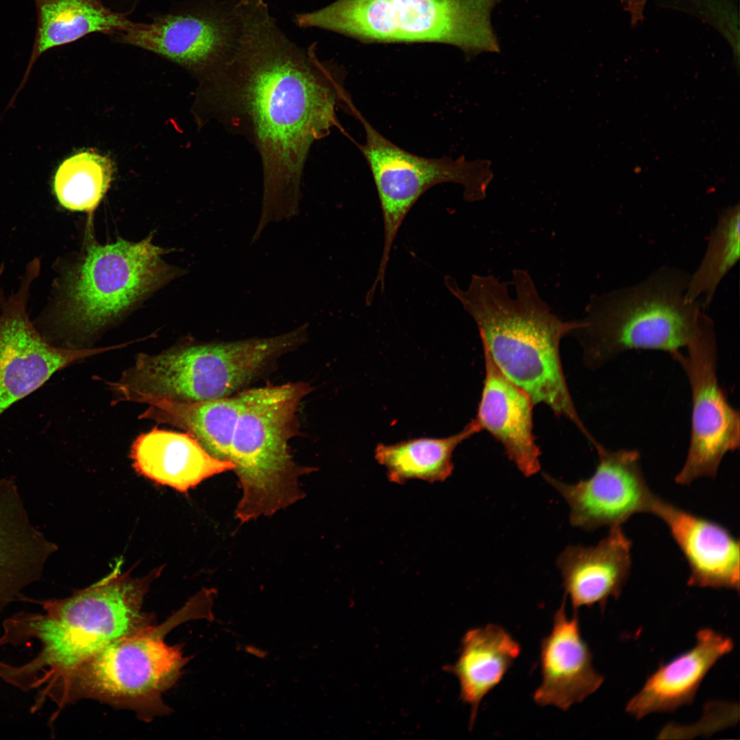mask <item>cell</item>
Returning <instances> with one entry per match:
<instances>
[{"label": "cell", "instance_id": "5", "mask_svg": "<svg viewBox=\"0 0 740 740\" xmlns=\"http://www.w3.org/2000/svg\"><path fill=\"white\" fill-rule=\"evenodd\" d=\"M310 391L301 382L240 391L229 461L242 491L235 510L241 523L273 515L304 496L299 479L313 468L294 461L288 441L296 433L299 405Z\"/></svg>", "mask_w": 740, "mask_h": 740}, {"label": "cell", "instance_id": "10", "mask_svg": "<svg viewBox=\"0 0 740 740\" xmlns=\"http://www.w3.org/2000/svg\"><path fill=\"white\" fill-rule=\"evenodd\" d=\"M346 112L363 126L365 142L358 148L365 157L378 195L384 223V245L378 271L369 291L384 289L386 269L397 232L408 212L428 189L442 183L464 188L469 202L484 199L493 178L491 162L468 161L464 156L430 158L410 153L391 142L364 117L352 101Z\"/></svg>", "mask_w": 740, "mask_h": 740}, {"label": "cell", "instance_id": "11", "mask_svg": "<svg viewBox=\"0 0 740 740\" xmlns=\"http://www.w3.org/2000/svg\"><path fill=\"white\" fill-rule=\"evenodd\" d=\"M237 0H190L154 15L147 23L132 22L115 37L205 75L234 51L240 35Z\"/></svg>", "mask_w": 740, "mask_h": 740}, {"label": "cell", "instance_id": "17", "mask_svg": "<svg viewBox=\"0 0 740 740\" xmlns=\"http://www.w3.org/2000/svg\"><path fill=\"white\" fill-rule=\"evenodd\" d=\"M485 377L473 420L500 442L508 458L526 477L541 469L540 449L533 434L532 408L529 395L509 380L483 348Z\"/></svg>", "mask_w": 740, "mask_h": 740}, {"label": "cell", "instance_id": "6", "mask_svg": "<svg viewBox=\"0 0 740 740\" xmlns=\"http://www.w3.org/2000/svg\"><path fill=\"white\" fill-rule=\"evenodd\" d=\"M499 1L336 0L294 21L366 42L448 44L471 57L500 51L491 24Z\"/></svg>", "mask_w": 740, "mask_h": 740}, {"label": "cell", "instance_id": "7", "mask_svg": "<svg viewBox=\"0 0 740 740\" xmlns=\"http://www.w3.org/2000/svg\"><path fill=\"white\" fill-rule=\"evenodd\" d=\"M211 607L210 597L200 591L162 624H150L108 645L73 674L57 710L83 698L138 712L163 708L160 696L176 682L188 661L181 647L168 645L164 637L186 620L210 619Z\"/></svg>", "mask_w": 740, "mask_h": 740}, {"label": "cell", "instance_id": "21", "mask_svg": "<svg viewBox=\"0 0 740 740\" xmlns=\"http://www.w3.org/2000/svg\"><path fill=\"white\" fill-rule=\"evenodd\" d=\"M131 457L139 473L180 492L234 468L231 462L211 456L190 434L158 428L134 441Z\"/></svg>", "mask_w": 740, "mask_h": 740}, {"label": "cell", "instance_id": "26", "mask_svg": "<svg viewBox=\"0 0 740 740\" xmlns=\"http://www.w3.org/2000/svg\"><path fill=\"white\" fill-rule=\"evenodd\" d=\"M739 210L737 204L719 214L702 262L690 275L685 296L689 301H700L705 309L712 301L720 282L739 260Z\"/></svg>", "mask_w": 740, "mask_h": 740}, {"label": "cell", "instance_id": "19", "mask_svg": "<svg viewBox=\"0 0 740 740\" xmlns=\"http://www.w3.org/2000/svg\"><path fill=\"white\" fill-rule=\"evenodd\" d=\"M57 550L32 523L14 481L0 478V615L42 578Z\"/></svg>", "mask_w": 740, "mask_h": 740}, {"label": "cell", "instance_id": "18", "mask_svg": "<svg viewBox=\"0 0 740 740\" xmlns=\"http://www.w3.org/2000/svg\"><path fill=\"white\" fill-rule=\"evenodd\" d=\"M631 548L622 526H615L595 545H569L559 554L565 596L574 612L595 605L603 612L609 598L619 597L630 574Z\"/></svg>", "mask_w": 740, "mask_h": 740}, {"label": "cell", "instance_id": "25", "mask_svg": "<svg viewBox=\"0 0 740 740\" xmlns=\"http://www.w3.org/2000/svg\"><path fill=\"white\" fill-rule=\"evenodd\" d=\"M479 432V427L472 419L460 432L450 436L378 444L375 449V458L386 468L387 477L392 482L402 484L411 480L443 482L452 474L455 449Z\"/></svg>", "mask_w": 740, "mask_h": 740}, {"label": "cell", "instance_id": "28", "mask_svg": "<svg viewBox=\"0 0 740 740\" xmlns=\"http://www.w3.org/2000/svg\"><path fill=\"white\" fill-rule=\"evenodd\" d=\"M140 1L141 0H117L118 2H121L123 8L126 5V8L130 9L129 10H132Z\"/></svg>", "mask_w": 740, "mask_h": 740}, {"label": "cell", "instance_id": "2", "mask_svg": "<svg viewBox=\"0 0 740 740\" xmlns=\"http://www.w3.org/2000/svg\"><path fill=\"white\" fill-rule=\"evenodd\" d=\"M121 561L105 578L72 595L37 600L42 612L20 611L2 624L0 646L37 642L34 658L22 664L1 663L0 679L23 692L36 691L33 706L56 704L69 680L84 663L114 641L151 624L141 611L151 582L163 567L134 578L122 573Z\"/></svg>", "mask_w": 740, "mask_h": 740}, {"label": "cell", "instance_id": "12", "mask_svg": "<svg viewBox=\"0 0 740 740\" xmlns=\"http://www.w3.org/2000/svg\"><path fill=\"white\" fill-rule=\"evenodd\" d=\"M670 354L689 382L692 413L689 447L675 482L689 485L701 478H715L724 456L739 448V412L728 402L717 375V344L714 324L687 347Z\"/></svg>", "mask_w": 740, "mask_h": 740}, {"label": "cell", "instance_id": "15", "mask_svg": "<svg viewBox=\"0 0 740 740\" xmlns=\"http://www.w3.org/2000/svg\"><path fill=\"white\" fill-rule=\"evenodd\" d=\"M652 514L660 518L684 555L690 587L739 591V541L724 526L658 497Z\"/></svg>", "mask_w": 740, "mask_h": 740}, {"label": "cell", "instance_id": "23", "mask_svg": "<svg viewBox=\"0 0 740 740\" xmlns=\"http://www.w3.org/2000/svg\"><path fill=\"white\" fill-rule=\"evenodd\" d=\"M37 26L25 79L37 59L53 48L100 33L117 36L132 23L102 0H34Z\"/></svg>", "mask_w": 740, "mask_h": 740}, {"label": "cell", "instance_id": "1", "mask_svg": "<svg viewBox=\"0 0 740 740\" xmlns=\"http://www.w3.org/2000/svg\"><path fill=\"white\" fill-rule=\"evenodd\" d=\"M240 35L229 58L206 75L214 116L257 149L263 173L257 230L298 215L302 171L312 143L340 125L350 97L314 45L301 47L264 0H238Z\"/></svg>", "mask_w": 740, "mask_h": 740}, {"label": "cell", "instance_id": "14", "mask_svg": "<svg viewBox=\"0 0 740 740\" xmlns=\"http://www.w3.org/2000/svg\"><path fill=\"white\" fill-rule=\"evenodd\" d=\"M594 447L598 463L590 478L567 484L543 473L567 503L571 524L591 531L622 526L637 513L652 514L658 495L648 484L639 452L608 449L598 443Z\"/></svg>", "mask_w": 740, "mask_h": 740}, {"label": "cell", "instance_id": "9", "mask_svg": "<svg viewBox=\"0 0 740 740\" xmlns=\"http://www.w3.org/2000/svg\"><path fill=\"white\" fill-rule=\"evenodd\" d=\"M151 238L87 246L64 279L56 327L69 337H88L169 278L164 250Z\"/></svg>", "mask_w": 740, "mask_h": 740}, {"label": "cell", "instance_id": "8", "mask_svg": "<svg viewBox=\"0 0 740 740\" xmlns=\"http://www.w3.org/2000/svg\"><path fill=\"white\" fill-rule=\"evenodd\" d=\"M304 325L269 338L196 344L159 354H139L123 375L134 395L193 402L231 396L249 383L277 356L301 343Z\"/></svg>", "mask_w": 740, "mask_h": 740}, {"label": "cell", "instance_id": "16", "mask_svg": "<svg viewBox=\"0 0 740 740\" xmlns=\"http://www.w3.org/2000/svg\"><path fill=\"white\" fill-rule=\"evenodd\" d=\"M566 598L554 615L551 632L541 643L542 680L533 699L539 706H554L563 711L582 702L603 683L593 666V653L583 639L577 611L569 619Z\"/></svg>", "mask_w": 740, "mask_h": 740}, {"label": "cell", "instance_id": "27", "mask_svg": "<svg viewBox=\"0 0 740 740\" xmlns=\"http://www.w3.org/2000/svg\"><path fill=\"white\" fill-rule=\"evenodd\" d=\"M113 175L110 160L97 153H77L59 166L54 192L59 203L72 211L91 212L108 190Z\"/></svg>", "mask_w": 740, "mask_h": 740}, {"label": "cell", "instance_id": "24", "mask_svg": "<svg viewBox=\"0 0 740 740\" xmlns=\"http://www.w3.org/2000/svg\"><path fill=\"white\" fill-rule=\"evenodd\" d=\"M134 402L149 406L140 415L142 419L180 428L193 436L211 456L229 461L241 406L240 392L232 396L201 401H177L142 395Z\"/></svg>", "mask_w": 740, "mask_h": 740}, {"label": "cell", "instance_id": "20", "mask_svg": "<svg viewBox=\"0 0 740 740\" xmlns=\"http://www.w3.org/2000/svg\"><path fill=\"white\" fill-rule=\"evenodd\" d=\"M734 648L732 640L711 628L698 631L695 644L648 677L628 702L626 711L636 719L654 713L673 712L691 704L708 671Z\"/></svg>", "mask_w": 740, "mask_h": 740}, {"label": "cell", "instance_id": "22", "mask_svg": "<svg viewBox=\"0 0 740 740\" xmlns=\"http://www.w3.org/2000/svg\"><path fill=\"white\" fill-rule=\"evenodd\" d=\"M521 652V647L502 626L488 624L468 630L457 661L443 669L454 674L461 700L471 708V728L482 699L503 679Z\"/></svg>", "mask_w": 740, "mask_h": 740}, {"label": "cell", "instance_id": "13", "mask_svg": "<svg viewBox=\"0 0 740 740\" xmlns=\"http://www.w3.org/2000/svg\"><path fill=\"white\" fill-rule=\"evenodd\" d=\"M38 258L27 265L18 291L5 298L0 288V417L41 387L58 371L116 347L71 348L51 344L30 321L29 291L38 276ZM2 269H0V275Z\"/></svg>", "mask_w": 740, "mask_h": 740}, {"label": "cell", "instance_id": "4", "mask_svg": "<svg viewBox=\"0 0 740 740\" xmlns=\"http://www.w3.org/2000/svg\"><path fill=\"white\" fill-rule=\"evenodd\" d=\"M690 275L663 267L631 286L593 295L572 332L587 366L597 369L632 349L679 351L713 323L687 299Z\"/></svg>", "mask_w": 740, "mask_h": 740}, {"label": "cell", "instance_id": "3", "mask_svg": "<svg viewBox=\"0 0 740 740\" xmlns=\"http://www.w3.org/2000/svg\"><path fill=\"white\" fill-rule=\"evenodd\" d=\"M444 282L475 321L482 347L500 371L534 404L547 405L590 438L572 402L560 357V341L578 326L577 320L554 314L526 270L513 271L514 296L508 283L493 275H472L465 290L449 276Z\"/></svg>", "mask_w": 740, "mask_h": 740}]
</instances>
